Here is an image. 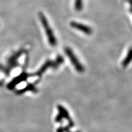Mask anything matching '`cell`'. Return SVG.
Listing matches in <instances>:
<instances>
[{
	"label": "cell",
	"mask_w": 132,
	"mask_h": 132,
	"mask_svg": "<svg viewBox=\"0 0 132 132\" xmlns=\"http://www.w3.org/2000/svg\"><path fill=\"white\" fill-rule=\"evenodd\" d=\"M64 61L63 57L61 56H58L54 61L47 60L40 67L39 70L37 71L35 73L32 74V76L34 77H41L42 74L45 72L48 69L53 68V69H57Z\"/></svg>",
	"instance_id": "1"
},
{
	"label": "cell",
	"mask_w": 132,
	"mask_h": 132,
	"mask_svg": "<svg viewBox=\"0 0 132 132\" xmlns=\"http://www.w3.org/2000/svg\"><path fill=\"white\" fill-rule=\"evenodd\" d=\"M39 18H40V21L42 23L43 27H44V28L45 31L46 35L47 36L48 40L50 45L52 46V47H55L57 45L56 39L55 36L54 35V33L53 32L48 22L47 18L45 17L44 14L42 12L39 13Z\"/></svg>",
	"instance_id": "2"
},
{
	"label": "cell",
	"mask_w": 132,
	"mask_h": 132,
	"mask_svg": "<svg viewBox=\"0 0 132 132\" xmlns=\"http://www.w3.org/2000/svg\"><path fill=\"white\" fill-rule=\"evenodd\" d=\"M64 52L67 56L70 59V62H72V65L74 66L75 70L80 73H82L85 71V67L81 64L80 61L78 60L77 57L76 56L74 53L69 47H65L64 49Z\"/></svg>",
	"instance_id": "3"
},
{
	"label": "cell",
	"mask_w": 132,
	"mask_h": 132,
	"mask_svg": "<svg viewBox=\"0 0 132 132\" xmlns=\"http://www.w3.org/2000/svg\"><path fill=\"white\" fill-rule=\"evenodd\" d=\"M57 109L59 112L58 114L61 116V117L62 118V119H64L67 120V121L69 122V126L70 127V128L73 127L74 125H75L74 124V122L72 120V119H71L70 114H69L68 111H67V110L61 105H57Z\"/></svg>",
	"instance_id": "4"
},
{
	"label": "cell",
	"mask_w": 132,
	"mask_h": 132,
	"mask_svg": "<svg viewBox=\"0 0 132 132\" xmlns=\"http://www.w3.org/2000/svg\"><path fill=\"white\" fill-rule=\"evenodd\" d=\"M70 24L72 28L85 33L87 35H90L92 33V29L90 28L89 26H86L85 24L80 23L76 22V21H71Z\"/></svg>",
	"instance_id": "5"
},
{
	"label": "cell",
	"mask_w": 132,
	"mask_h": 132,
	"mask_svg": "<svg viewBox=\"0 0 132 132\" xmlns=\"http://www.w3.org/2000/svg\"><path fill=\"white\" fill-rule=\"evenodd\" d=\"M132 61V47L130 48L128 50V53L127 54V56H125L124 59L123 60V61L122 62V65L123 67H126L129 65L130 62Z\"/></svg>",
	"instance_id": "6"
},
{
	"label": "cell",
	"mask_w": 132,
	"mask_h": 132,
	"mask_svg": "<svg viewBox=\"0 0 132 132\" xmlns=\"http://www.w3.org/2000/svg\"><path fill=\"white\" fill-rule=\"evenodd\" d=\"M82 0H75V9L77 11H81L82 9Z\"/></svg>",
	"instance_id": "7"
},
{
	"label": "cell",
	"mask_w": 132,
	"mask_h": 132,
	"mask_svg": "<svg viewBox=\"0 0 132 132\" xmlns=\"http://www.w3.org/2000/svg\"><path fill=\"white\" fill-rule=\"evenodd\" d=\"M70 127L69 126H66V127H59L58 129L57 130V132H70Z\"/></svg>",
	"instance_id": "8"
},
{
	"label": "cell",
	"mask_w": 132,
	"mask_h": 132,
	"mask_svg": "<svg viewBox=\"0 0 132 132\" xmlns=\"http://www.w3.org/2000/svg\"><path fill=\"white\" fill-rule=\"evenodd\" d=\"M128 2H129L130 6H131V11L132 12V0H128Z\"/></svg>",
	"instance_id": "9"
},
{
	"label": "cell",
	"mask_w": 132,
	"mask_h": 132,
	"mask_svg": "<svg viewBox=\"0 0 132 132\" xmlns=\"http://www.w3.org/2000/svg\"><path fill=\"white\" fill-rule=\"evenodd\" d=\"M76 132H81V131H76Z\"/></svg>",
	"instance_id": "10"
}]
</instances>
